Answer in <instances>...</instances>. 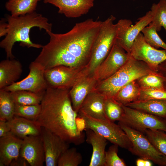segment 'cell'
<instances>
[{
    "label": "cell",
    "mask_w": 166,
    "mask_h": 166,
    "mask_svg": "<svg viewBox=\"0 0 166 166\" xmlns=\"http://www.w3.org/2000/svg\"><path fill=\"white\" fill-rule=\"evenodd\" d=\"M101 22L89 18L76 23L65 33L46 32L49 41L43 45L34 61L41 64L45 69L59 65L75 68L88 66Z\"/></svg>",
    "instance_id": "obj_1"
},
{
    "label": "cell",
    "mask_w": 166,
    "mask_h": 166,
    "mask_svg": "<svg viewBox=\"0 0 166 166\" xmlns=\"http://www.w3.org/2000/svg\"><path fill=\"white\" fill-rule=\"evenodd\" d=\"M69 89L48 87L40 103L41 111L37 121L42 127L57 135L69 144L78 145L85 140L77 127L78 113L73 109Z\"/></svg>",
    "instance_id": "obj_2"
},
{
    "label": "cell",
    "mask_w": 166,
    "mask_h": 166,
    "mask_svg": "<svg viewBox=\"0 0 166 166\" xmlns=\"http://www.w3.org/2000/svg\"><path fill=\"white\" fill-rule=\"evenodd\" d=\"M6 17L8 24V33L0 42V47L4 49L7 59L14 58L12 49L16 42H20V46L28 48L42 47L43 45L34 43L30 40L29 33L32 28L38 27L40 30L44 29L46 32L52 31V24L48 22L47 18L35 11L18 16L7 15Z\"/></svg>",
    "instance_id": "obj_3"
},
{
    "label": "cell",
    "mask_w": 166,
    "mask_h": 166,
    "mask_svg": "<svg viewBox=\"0 0 166 166\" xmlns=\"http://www.w3.org/2000/svg\"><path fill=\"white\" fill-rule=\"evenodd\" d=\"M144 62L130 56L126 63L116 73L105 80L98 81L94 90L106 98H113L128 83L149 74H158Z\"/></svg>",
    "instance_id": "obj_4"
},
{
    "label": "cell",
    "mask_w": 166,
    "mask_h": 166,
    "mask_svg": "<svg viewBox=\"0 0 166 166\" xmlns=\"http://www.w3.org/2000/svg\"><path fill=\"white\" fill-rule=\"evenodd\" d=\"M116 19L115 17L111 15L102 22L88 65L89 75H93L96 69L107 57L116 41L117 26L116 24H114Z\"/></svg>",
    "instance_id": "obj_5"
},
{
    "label": "cell",
    "mask_w": 166,
    "mask_h": 166,
    "mask_svg": "<svg viewBox=\"0 0 166 166\" xmlns=\"http://www.w3.org/2000/svg\"><path fill=\"white\" fill-rule=\"evenodd\" d=\"M78 115L85 121V129H91L114 144L128 150L132 143L125 132L118 124L108 119L99 120L90 117L81 111Z\"/></svg>",
    "instance_id": "obj_6"
},
{
    "label": "cell",
    "mask_w": 166,
    "mask_h": 166,
    "mask_svg": "<svg viewBox=\"0 0 166 166\" xmlns=\"http://www.w3.org/2000/svg\"><path fill=\"white\" fill-rule=\"evenodd\" d=\"M118 124L126 134L132 143V147L129 150L130 152L159 166H166V156L156 149L144 134L120 121Z\"/></svg>",
    "instance_id": "obj_7"
},
{
    "label": "cell",
    "mask_w": 166,
    "mask_h": 166,
    "mask_svg": "<svg viewBox=\"0 0 166 166\" xmlns=\"http://www.w3.org/2000/svg\"><path fill=\"white\" fill-rule=\"evenodd\" d=\"M45 77L48 85L53 89H70L89 75L88 66L75 68L59 65L45 69Z\"/></svg>",
    "instance_id": "obj_8"
},
{
    "label": "cell",
    "mask_w": 166,
    "mask_h": 166,
    "mask_svg": "<svg viewBox=\"0 0 166 166\" xmlns=\"http://www.w3.org/2000/svg\"><path fill=\"white\" fill-rule=\"evenodd\" d=\"M124 114L119 121L144 133L147 129L166 132V120L122 105Z\"/></svg>",
    "instance_id": "obj_9"
},
{
    "label": "cell",
    "mask_w": 166,
    "mask_h": 166,
    "mask_svg": "<svg viewBox=\"0 0 166 166\" xmlns=\"http://www.w3.org/2000/svg\"><path fill=\"white\" fill-rule=\"evenodd\" d=\"M29 69V73L25 78L2 89L10 92L26 90L43 96L48 88L45 77V68L34 61L30 64Z\"/></svg>",
    "instance_id": "obj_10"
},
{
    "label": "cell",
    "mask_w": 166,
    "mask_h": 166,
    "mask_svg": "<svg viewBox=\"0 0 166 166\" xmlns=\"http://www.w3.org/2000/svg\"><path fill=\"white\" fill-rule=\"evenodd\" d=\"M152 16L150 10L144 16L139 18L135 24L132 25V22L126 19L119 20L116 24L117 26L116 41L128 53L134 40L142 30L148 26L152 21Z\"/></svg>",
    "instance_id": "obj_11"
},
{
    "label": "cell",
    "mask_w": 166,
    "mask_h": 166,
    "mask_svg": "<svg viewBox=\"0 0 166 166\" xmlns=\"http://www.w3.org/2000/svg\"><path fill=\"white\" fill-rule=\"evenodd\" d=\"M129 53L134 58L144 62L156 72L159 65L166 60V50H159L151 46L141 32L133 42Z\"/></svg>",
    "instance_id": "obj_12"
},
{
    "label": "cell",
    "mask_w": 166,
    "mask_h": 166,
    "mask_svg": "<svg viewBox=\"0 0 166 166\" xmlns=\"http://www.w3.org/2000/svg\"><path fill=\"white\" fill-rule=\"evenodd\" d=\"M130 56L116 40L108 55L94 71L93 76L98 81L107 79L118 71Z\"/></svg>",
    "instance_id": "obj_13"
},
{
    "label": "cell",
    "mask_w": 166,
    "mask_h": 166,
    "mask_svg": "<svg viewBox=\"0 0 166 166\" xmlns=\"http://www.w3.org/2000/svg\"><path fill=\"white\" fill-rule=\"evenodd\" d=\"M42 138L46 166H57L61 155L69 148V144L49 130L42 127Z\"/></svg>",
    "instance_id": "obj_14"
},
{
    "label": "cell",
    "mask_w": 166,
    "mask_h": 166,
    "mask_svg": "<svg viewBox=\"0 0 166 166\" xmlns=\"http://www.w3.org/2000/svg\"><path fill=\"white\" fill-rule=\"evenodd\" d=\"M20 155L30 166H43L45 162V153L41 135L24 137Z\"/></svg>",
    "instance_id": "obj_15"
},
{
    "label": "cell",
    "mask_w": 166,
    "mask_h": 166,
    "mask_svg": "<svg viewBox=\"0 0 166 166\" xmlns=\"http://www.w3.org/2000/svg\"><path fill=\"white\" fill-rule=\"evenodd\" d=\"M95 0H44L57 7L58 13L69 18H77L86 14L93 6Z\"/></svg>",
    "instance_id": "obj_16"
},
{
    "label": "cell",
    "mask_w": 166,
    "mask_h": 166,
    "mask_svg": "<svg viewBox=\"0 0 166 166\" xmlns=\"http://www.w3.org/2000/svg\"><path fill=\"white\" fill-rule=\"evenodd\" d=\"M23 142L11 132L0 137V166H8L20 156Z\"/></svg>",
    "instance_id": "obj_17"
},
{
    "label": "cell",
    "mask_w": 166,
    "mask_h": 166,
    "mask_svg": "<svg viewBox=\"0 0 166 166\" xmlns=\"http://www.w3.org/2000/svg\"><path fill=\"white\" fill-rule=\"evenodd\" d=\"M98 81L93 75L83 78L69 91V93L74 110L78 113L84 99L93 90Z\"/></svg>",
    "instance_id": "obj_18"
},
{
    "label": "cell",
    "mask_w": 166,
    "mask_h": 166,
    "mask_svg": "<svg viewBox=\"0 0 166 166\" xmlns=\"http://www.w3.org/2000/svg\"><path fill=\"white\" fill-rule=\"evenodd\" d=\"M105 99L104 95L93 90L85 97L79 111L96 119H108L105 112Z\"/></svg>",
    "instance_id": "obj_19"
},
{
    "label": "cell",
    "mask_w": 166,
    "mask_h": 166,
    "mask_svg": "<svg viewBox=\"0 0 166 166\" xmlns=\"http://www.w3.org/2000/svg\"><path fill=\"white\" fill-rule=\"evenodd\" d=\"M7 122L10 132L21 139H23L27 136L41 134L42 127L36 120L14 116Z\"/></svg>",
    "instance_id": "obj_20"
},
{
    "label": "cell",
    "mask_w": 166,
    "mask_h": 166,
    "mask_svg": "<svg viewBox=\"0 0 166 166\" xmlns=\"http://www.w3.org/2000/svg\"><path fill=\"white\" fill-rule=\"evenodd\" d=\"M86 141L91 144L93 152L89 166H104L107 140L90 129H85Z\"/></svg>",
    "instance_id": "obj_21"
},
{
    "label": "cell",
    "mask_w": 166,
    "mask_h": 166,
    "mask_svg": "<svg viewBox=\"0 0 166 166\" xmlns=\"http://www.w3.org/2000/svg\"><path fill=\"white\" fill-rule=\"evenodd\" d=\"M22 65L18 60L7 59L0 63V89L14 83L20 77Z\"/></svg>",
    "instance_id": "obj_22"
},
{
    "label": "cell",
    "mask_w": 166,
    "mask_h": 166,
    "mask_svg": "<svg viewBox=\"0 0 166 166\" xmlns=\"http://www.w3.org/2000/svg\"><path fill=\"white\" fill-rule=\"evenodd\" d=\"M125 105L166 120V100L148 99L137 101Z\"/></svg>",
    "instance_id": "obj_23"
},
{
    "label": "cell",
    "mask_w": 166,
    "mask_h": 166,
    "mask_svg": "<svg viewBox=\"0 0 166 166\" xmlns=\"http://www.w3.org/2000/svg\"><path fill=\"white\" fill-rule=\"evenodd\" d=\"M41 0H8L6 3V9L13 16L24 15L36 10L38 2Z\"/></svg>",
    "instance_id": "obj_24"
},
{
    "label": "cell",
    "mask_w": 166,
    "mask_h": 166,
    "mask_svg": "<svg viewBox=\"0 0 166 166\" xmlns=\"http://www.w3.org/2000/svg\"><path fill=\"white\" fill-rule=\"evenodd\" d=\"M141 88L137 80L131 81L121 89L113 98L120 104L125 105L138 100Z\"/></svg>",
    "instance_id": "obj_25"
},
{
    "label": "cell",
    "mask_w": 166,
    "mask_h": 166,
    "mask_svg": "<svg viewBox=\"0 0 166 166\" xmlns=\"http://www.w3.org/2000/svg\"><path fill=\"white\" fill-rule=\"evenodd\" d=\"M15 105L10 92L0 89V120L7 121L14 117Z\"/></svg>",
    "instance_id": "obj_26"
},
{
    "label": "cell",
    "mask_w": 166,
    "mask_h": 166,
    "mask_svg": "<svg viewBox=\"0 0 166 166\" xmlns=\"http://www.w3.org/2000/svg\"><path fill=\"white\" fill-rule=\"evenodd\" d=\"M150 11L152 16V22L159 32L163 27L166 30V0H160L157 3H153Z\"/></svg>",
    "instance_id": "obj_27"
},
{
    "label": "cell",
    "mask_w": 166,
    "mask_h": 166,
    "mask_svg": "<svg viewBox=\"0 0 166 166\" xmlns=\"http://www.w3.org/2000/svg\"><path fill=\"white\" fill-rule=\"evenodd\" d=\"M10 92L14 103L20 105L40 104L43 96L26 90H18Z\"/></svg>",
    "instance_id": "obj_28"
},
{
    "label": "cell",
    "mask_w": 166,
    "mask_h": 166,
    "mask_svg": "<svg viewBox=\"0 0 166 166\" xmlns=\"http://www.w3.org/2000/svg\"><path fill=\"white\" fill-rule=\"evenodd\" d=\"M140 88H150L166 90V78L158 74H149L138 80Z\"/></svg>",
    "instance_id": "obj_29"
},
{
    "label": "cell",
    "mask_w": 166,
    "mask_h": 166,
    "mask_svg": "<svg viewBox=\"0 0 166 166\" xmlns=\"http://www.w3.org/2000/svg\"><path fill=\"white\" fill-rule=\"evenodd\" d=\"M104 109L107 118L113 122L120 121L124 114L122 105L112 98L105 97Z\"/></svg>",
    "instance_id": "obj_30"
},
{
    "label": "cell",
    "mask_w": 166,
    "mask_h": 166,
    "mask_svg": "<svg viewBox=\"0 0 166 166\" xmlns=\"http://www.w3.org/2000/svg\"><path fill=\"white\" fill-rule=\"evenodd\" d=\"M156 27L152 22L141 31L146 42L153 48L158 49L162 47L166 50V44L157 33Z\"/></svg>",
    "instance_id": "obj_31"
},
{
    "label": "cell",
    "mask_w": 166,
    "mask_h": 166,
    "mask_svg": "<svg viewBox=\"0 0 166 166\" xmlns=\"http://www.w3.org/2000/svg\"><path fill=\"white\" fill-rule=\"evenodd\" d=\"M162 131L147 129L144 134L160 152L166 156V133Z\"/></svg>",
    "instance_id": "obj_32"
},
{
    "label": "cell",
    "mask_w": 166,
    "mask_h": 166,
    "mask_svg": "<svg viewBox=\"0 0 166 166\" xmlns=\"http://www.w3.org/2000/svg\"><path fill=\"white\" fill-rule=\"evenodd\" d=\"M82 157L76 148L66 150L60 156L58 161V166H78L82 162Z\"/></svg>",
    "instance_id": "obj_33"
},
{
    "label": "cell",
    "mask_w": 166,
    "mask_h": 166,
    "mask_svg": "<svg viewBox=\"0 0 166 166\" xmlns=\"http://www.w3.org/2000/svg\"><path fill=\"white\" fill-rule=\"evenodd\" d=\"M40 104L20 105L15 104L14 116L32 120H36L41 111Z\"/></svg>",
    "instance_id": "obj_34"
},
{
    "label": "cell",
    "mask_w": 166,
    "mask_h": 166,
    "mask_svg": "<svg viewBox=\"0 0 166 166\" xmlns=\"http://www.w3.org/2000/svg\"><path fill=\"white\" fill-rule=\"evenodd\" d=\"M119 146L116 144L111 146L105 151L104 166H126L124 160L118 155Z\"/></svg>",
    "instance_id": "obj_35"
},
{
    "label": "cell",
    "mask_w": 166,
    "mask_h": 166,
    "mask_svg": "<svg viewBox=\"0 0 166 166\" xmlns=\"http://www.w3.org/2000/svg\"><path fill=\"white\" fill-rule=\"evenodd\" d=\"M148 99L166 100V90L154 89L141 88L138 101Z\"/></svg>",
    "instance_id": "obj_36"
},
{
    "label": "cell",
    "mask_w": 166,
    "mask_h": 166,
    "mask_svg": "<svg viewBox=\"0 0 166 166\" xmlns=\"http://www.w3.org/2000/svg\"><path fill=\"white\" fill-rule=\"evenodd\" d=\"M10 132L7 121L0 120V137L5 136Z\"/></svg>",
    "instance_id": "obj_37"
},
{
    "label": "cell",
    "mask_w": 166,
    "mask_h": 166,
    "mask_svg": "<svg viewBox=\"0 0 166 166\" xmlns=\"http://www.w3.org/2000/svg\"><path fill=\"white\" fill-rule=\"evenodd\" d=\"M1 20L0 23V37L6 36L8 31V24Z\"/></svg>",
    "instance_id": "obj_38"
},
{
    "label": "cell",
    "mask_w": 166,
    "mask_h": 166,
    "mask_svg": "<svg viewBox=\"0 0 166 166\" xmlns=\"http://www.w3.org/2000/svg\"><path fill=\"white\" fill-rule=\"evenodd\" d=\"M157 72L161 76L166 78V60L159 65Z\"/></svg>",
    "instance_id": "obj_39"
},
{
    "label": "cell",
    "mask_w": 166,
    "mask_h": 166,
    "mask_svg": "<svg viewBox=\"0 0 166 166\" xmlns=\"http://www.w3.org/2000/svg\"><path fill=\"white\" fill-rule=\"evenodd\" d=\"M145 160L142 158L137 160L136 164L137 166H145Z\"/></svg>",
    "instance_id": "obj_40"
},
{
    "label": "cell",
    "mask_w": 166,
    "mask_h": 166,
    "mask_svg": "<svg viewBox=\"0 0 166 166\" xmlns=\"http://www.w3.org/2000/svg\"><path fill=\"white\" fill-rule=\"evenodd\" d=\"M132 0V1H135L136 0Z\"/></svg>",
    "instance_id": "obj_41"
}]
</instances>
